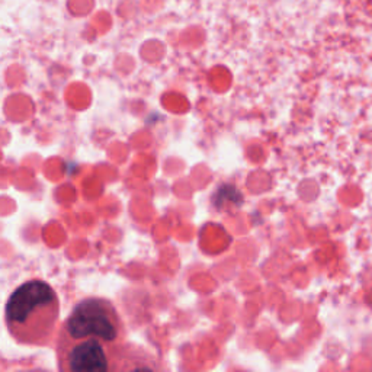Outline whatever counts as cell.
<instances>
[{"label":"cell","instance_id":"1","mask_svg":"<svg viewBox=\"0 0 372 372\" xmlns=\"http://www.w3.org/2000/svg\"><path fill=\"white\" fill-rule=\"evenodd\" d=\"M124 323L113 304L102 297L77 303L58 326L55 357L63 372H108L116 368Z\"/></svg>","mask_w":372,"mask_h":372},{"label":"cell","instance_id":"2","mask_svg":"<svg viewBox=\"0 0 372 372\" xmlns=\"http://www.w3.org/2000/svg\"><path fill=\"white\" fill-rule=\"evenodd\" d=\"M60 298L46 281L31 280L12 291L5 305V324L15 342L44 347L57 336Z\"/></svg>","mask_w":372,"mask_h":372}]
</instances>
